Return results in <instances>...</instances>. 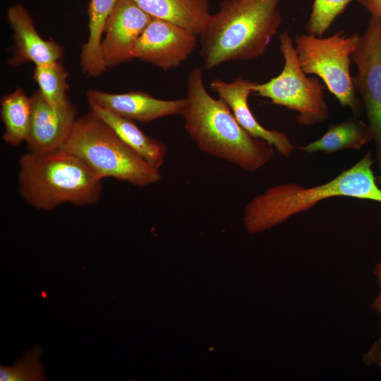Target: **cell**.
Here are the masks:
<instances>
[{"label":"cell","instance_id":"cell-15","mask_svg":"<svg viewBox=\"0 0 381 381\" xmlns=\"http://www.w3.org/2000/svg\"><path fill=\"white\" fill-rule=\"evenodd\" d=\"M152 18L181 25L197 35L211 13L207 0H133Z\"/></svg>","mask_w":381,"mask_h":381},{"label":"cell","instance_id":"cell-23","mask_svg":"<svg viewBox=\"0 0 381 381\" xmlns=\"http://www.w3.org/2000/svg\"><path fill=\"white\" fill-rule=\"evenodd\" d=\"M373 273L377 279L379 294L370 304V307L380 315V334L378 339L362 356V361L365 365H375L381 357V261L375 265Z\"/></svg>","mask_w":381,"mask_h":381},{"label":"cell","instance_id":"cell-11","mask_svg":"<svg viewBox=\"0 0 381 381\" xmlns=\"http://www.w3.org/2000/svg\"><path fill=\"white\" fill-rule=\"evenodd\" d=\"M31 97L30 128L25 141L29 152L46 153L60 150L68 140L77 121L75 107L69 102L54 108L39 90Z\"/></svg>","mask_w":381,"mask_h":381},{"label":"cell","instance_id":"cell-18","mask_svg":"<svg viewBox=\"0 0 381 381\" xmlns=\"http://www.w3.org/2000/svg\"><path fill=\"white\" fill-rule=\"evenodd\" d=\"M118 0H90L88 9L89 35L80 53L83 72L87 76L98 77L107 68L101 56L104 28Z\"/></svg>","mask_w":381,"mask_h":381},{"label":"cell","instance_id":"cell-20","mask_svg":"<svg viewBox=\"0 0 381 381\" xmlns=\"http://www.w3.org/2000/svg\"><path fill=\"white\" fill-rule=\"evenodd\" d=\"M68 73L59 62L36 65L33 79L39 86V90L54 108H59L70 102L67 96L68 85Z\"/></svg>","mask_w":381,"mask_h":381},{"label":"cell","instance_id":"cell-25","mask_svg":"<svg viewBox=\"0 0 381 381\" xmlns=\"http://www.w3.org/2000/svg\"><path fill=\"white\" fill-rule=\"evenodd\" d=\"M376 182L378 186H381V174L379 176H376Z\"/></svg>","mask_w":381,"mask_h":381},{"label":"cell","instance_id":"cell-14","mask_svg":"<svg viewBox=\"0 0 381 381\" xmlns=\"http://www.w3.org/2000/svg\"><path fill=\"white\" fill-rule=\"evenodd\" d=\"M7 20L13 32L15 52L8 64L13 66L32 61L35 66L59 61L63 47L52 40H44L37 32L32 17L20 4L8 8Z\"/></svg>","mask_w":381,"mask_h":381},{"label":"cell","instance_id":"cell-22","mask_svg":"<svg viewBox=\"0 0 381 381\" xmlns=\"http://www.w3.org/2000/svg\"><path fill=\"white\" fill-rule=\"evenodd\" d=\"M352 0H314L305 30L308 34L322 37L334 20Z\"/></svg>","mask_w":381,"mask_h":381},{"label":"cell","instance_id":"cell-3","mask_svg":"<svg viewBox=\"0 0 381 381\" xmlns=\"http://www.w3.org/2000/svg\"><path fill=\"white\" fill-rule=\"evenodd\" d=\"M371 152L329 181L312 187L295 183L275 185L253 197L244 208L246 230L256 234L272 229L291 217L310 210L319 202L334 197L370 200L381 203Z\"/></svg>","mask_w":381,"mask_h":381},{"label":"cell","instance_id":"cell-8","mask_svg":"<svg viewBox=\"0 0 381 381\" xmlns=\"http://www.w3.org/2000/svg\"><path fill=\"white\" fill-rule=\"evenodd\" d=\"M357 75L353 77L361 96L375 145L377 168L381 172V20L370 16L366 30L352 54Z\"/></svg>","mask_w":381,"mask_h":381},{"label":"cell","instance_id":"cell-16","mask_svg":"<svg viewBox=\"0 0 381 381\" xmlns=\"http://www.w3.org/2000/svg\"><path fill=\"white\" fill-rule=\"evenodd\" d=\"M89 106L90 111L104 121L124 143L149 163L160 169L167 155L164 143L145 134L133 121L97 106Z\"/></svg>","mask_w":381,"mask_h":381},{"label":"cell","instance_id":"cell-10","mask_svg":"<svg viewBox=\"0 0 381 381\" xmlns=\"http://www.w3.org/2000/svg\"><path fill=\"white\" fill-rule=\"evenodd\" d=\"M152 17L133 0H118L107 19L101 56L107 68L134 59L135 45Z\"/></svg>","mask_w":381,"mask_h":381},{"label":"cell","instance_id":"cell-19","mask_svg":"<svg viewBox=\"0 0 381 381\" xmlns=\"http://www.w3.org/2000/svg\"><path fill=\"white\" fill-rule=\"evenodd\" d=\"M32 97L21 87L4 95L1 100V116L4 126L3 140L12 146L25 142L30 128Z\"/></svg>","mask_w":381,"mask_h":381},{"label":"cell","instance_id":"cell-26","mask_svg":"<svg viewBox=\"0 0 381 381\" xmlns=\"http://www.w3.org/2000/svg\"><path fill=\"white\" fill-rule=\"evenodd\" d=\"M375 365L381 369V357L377 360Z\"/></svg>","mask_w":381,"mask_h":381},{"label":"cell","instance_id":"cell-9","mask_svg":"<svg viewBox=\"0 0 381 381\" xmlns=\"http://www.w3.org/2000/svg\"><path fill=\"white\" fill-rule=\"evenodd\" d=\"M197 35L174 23L152 18L133 49V59L164 71L179 66L193 52Z\"/></svg>","mask_w":381,"mask_h":381},{"label":"cell","instance_id":"cell-12","mask_svg":"<svg viewBox=\"0 0 381 381\" xmlns=\"http://www.w3.org/2000/svg\"><path fill=\"white\" fill-rule=\"evenodd\" d=\"M255 83L239 75L231 82L214 79L210 82V87L228 106L243 129L252 136L266 141L282 156L289 158L294 150V145L289 137L282 131L263 127L249 108L248 97Z\"/></svg>","mask_w":381,"mask_h":381},{"label":"cell","instance_id":"cell-13","mask_svg":"<svg viewBox=\"0 0 381 381\" xmlns=\"http://www.w3.org/2000/svg\"><path fill=\"white\" fill-rule=\"evenodd\" d=\"M89 105H95L117 115L147 123L173 115H181L186 109L187 98L162 99L140 91L113 94L97 90L86 93Z\"/></svg>","mask_w":381,"mask_h":381},{"label":"cell","instance_id":"cell-2","mask_svg":"<svg viewBox=\"0 0 381 381\" xmlns=\"http://www.w3.org/2000/svg\"><path fill=\"white\" fill-rule=\"evenodd\" d=\"M282 0H222L199 35L203 66L250 61L265 52L283 18Z\"/></svg>","mask_w":381,"mask_h":381},{"label":"cell","instance_id":"cell-24","mask_svg":"<svg viewBox=\"0 0 381 381\" xmlns=\"http://www.w3.org/2000/svg\"><path fill=\"white\" fill-rule=\"evenodd\" d=\"M372 16L381 20V0H356Z\"/></svg>","mask_w":381,"mask_h":381},{"label":"cell","instance_id":"cell-6","mask_svg":"<svg viewBox=\"0 0 381 381\" xmlns=\"http://www.w3.org/2000/svg\"><path fill=\"white\" fill-rule=\"evenodd\" d=\"M361 35H346L339 30L323 38L310 34L296 35L294 44L298 61L306 74L319 77L344 107L356 115L361 111L353 77L350 73L351 56Z\"/></svg>","mask_w":381,"mask_h":381},{"label":"cell","instance_id":"cell-17","mask_svg":"<svg viewBox=\"0 0 381 381\" xmlns=\"http://www.w3.org/2000/svg\"><path fill=\"white\" fill-rule=\"evenodd\" d=\"M372 140L373 134L368 123L354 117L330 125L321 138L298 149L308 154H329L346 149L360 150Z\"/></svg>","mask_w":381,"mask_h":381},{"label":"cell","instance_id":"cell-21","mask_svg":"<svg viewBox=\"0 0 381 381\" xmlns=\"http://www.w3.org/2000/svg\"><path fill=\"white\" fill-rule=\"evenodd\" d=\"M42 348L37 345L26 351L11 366H0L1 381H42L46 380L44 368L40 361Z\"/></svg>","mask_w":381,"mask_h":381},{"label":"cell","instance_id":"cell-5","mask_svg":"<svg viewBox=\"0 0 381 381\" xmlns=\"http://www.w3.org/2000/svg\"><path fill=\"white\" fill-rule=\"evenodd\" d=\"M60 150L78 157L102 179L111 177L146 187L162 177L159 169L124 143L91 111L77 119L68 140Z\"/></svg>","mask_w":381,"mask_h":381},{"label":"cell","instance_id":"cell-1","mask_svg":"<svg viewBox=\"0 0 381 381\" xmlns=\"http://www.w3.org/2000/svg\"><path fill=\"white\" fill-rule=\"evenodd\" d=\"M184 128L202 152L246 171H255L270 162L274 147L249 134L228 106L206 90L203 68H193L187 78Z\"/></svg>","mask_w":381,"mask_h":381},{"label":"cell","instance_id":"cell-7","mask_svg":"<svg viewBox=\"0 0 381 381\" xmlns=\"http://www.w3.org/2000/svg\"><path fill=\"white\" fill-rule=\"evenodd\" d=\"M279 49L284 59L282 72L266 83H256L252 93L270 99L272 104L296 111V121L301 126H310L325 121L329 111L324 85L316 77H308L303 71L287 30L279 37Z\"/></svg>","mask_w":381,"mask_h":381},{"label":"cell","instance_id":"cell-4","mask_svg":"<svg viewBox=\"0 0 381 381\" xmlns=\"http://www.w3.org/2000/svg\"><path fill=\"white\" fill-rule=\"evenodd\" d=\"M102 179L78 157L62 150L28 152L19 160L18 191L28 204L42 210L64 203L85 206L97 202Z\"/></svg>","mask_w":381,"mask_h":381}]
</instances>
